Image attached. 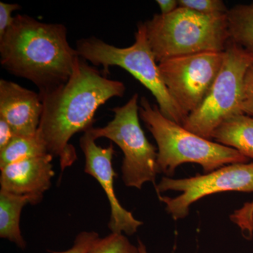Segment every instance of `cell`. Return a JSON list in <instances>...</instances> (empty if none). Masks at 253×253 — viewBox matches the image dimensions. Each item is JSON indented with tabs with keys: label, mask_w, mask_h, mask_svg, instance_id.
Instances as JSON below:
<instances>
[{
	"label": "cell",
	"mask_w": 253,
	"mask_h": 253,
	"mask_svg": "<svg viewBox=\"0 0 253 253\" xmlns=\"http://www.w3.org/2000/svg\"><path fill=\"white\" fill-rule=\"evenodd\" d=\"M122 82L105 76L80 56L67 83L41 94L42 114L38 134L48 153L59 158L61 173L77 161V153L69 144L72 136L93 126L95 113L113 97H122Z\"/></svg>",
	"instance_id": "obj_1"
},
{
	"label": "cell",
	"mask_w": 253,
	"mask_h": 253,
	"mask_svg": "<svg viewBox=\"0 0 253 253\" xmlns=\"http://www.w3.org/2000/svg\"><path fill=\"white\" fill-rule=\"evenodd\" d=\"M76 50L83 59L95 66H102L105 76L109 74L111 66L126 70L154 95L163 116L183 126L187 116L176 104L163 82L148 41L144 23L138 24L135 42L128 47H117L91 37L78 41Z\"/></svg>",
	"instance_id": "obj_5"
},
{
	"label": "cell",
	"mask_w": 253,
	"mask_h": 253,
	"mask_svg": "<svg viewBox=\"0 0 253 253\" xmlns=\"http://www.w3.org/2000/svg\"><path fill=\"white\" fill-rule=\"evenodd\" d=\"M226 18L230 41L253 54V2L233 6Z\"/></svg>",
	"instance_id": "obj_15"
},
{
	"label": "cell",
	"mask_w": 253,
	"mask_h": 253,
	"mask_svg": "<svg viewBox=\"0 0 253 253\" xmlns=\"http://www.w3.org/2000/svg\"><path fill=\"white\" fill-rule=\"evenodd\" d=\"M48 154L46 145L38 133L31 136H15L10 144L0 151V169L23 160Z\"/></svg>",
	"instance_id": "obj_16"
},
{
	"label": "cell",
	"mask_w": 253,
	"mask_h": 253,
	"mask_svg": "<svg viewBox=\"0 0 253 253\" xmlns=\"http://www.w3.org/2000/svg\"><path fill=\"white\" fill-rule=\"evenodd\" d=\"M139 113L157 143L158 174L174 175L183 163L199 164L208 174L227 165L250 161L236 150L201 137L168 119L157 104L152 106L146 97L141 98Z\"/></svg>",
	"instance_id": "obj_3"
},
{
	"label": "cell",
	"mask_w": 253,
	"mask_h": 253,
	"mask_svg": "<svg viewBox=\"0 0 253 253\" xmlns=\"http://www.w3.org/2000/svg\"><path fill=\"white\" fill-rule=\"evenodd\" d=\"M179 7L192 10L206 16L227 14L229 9L221 0H178Z\"/></svg>",
	"instance_id": "obj_18"
},
{
	"label": "cell",
	"mask_w": 253,
	"mask_h": 253,
	"mask_svg": "<svg viewBox=\"0 0 253 253\" xmlns=\"http://www.w3.org/2000/svg\"><path fill=\"white\" fill-rule=\"evenodd\" d=\"M99 239V234L95 231H83L76 237L71 249L55 253H88Z\"/></svg>",
	"instance_id": "obj_19"
},
{
	"label": "cell",
	"mask_w": 253,
	"mask_h": 253,
	"mask_svg": "<svg viewBox=\"0 0 253 253\" xmlns=\"http://www.w3.org/2000/svg\"><path fill=\"white\" fill-rule=\"evenodd\" d=\"M19 9H21L19 4L0 2V38L4 36L14 22V17L11 16V14Z\"/></svg>",
	"instance_id": "obj_21"
},
{
	"label": "cell",
	"mask_w": 253,
	"mask_h": 253,
	"mask_svg": "<svg viewBox=\"0 0 253 253\" xmlns=\"http://www.w3.org/2000/svg\"><path fill=\"white\" fill-rule=\"evenodd\" d=\"M212 140L253 160V118L241 114L228 118L213 132Z\"/></svg>",
	"instance_id": "obj_13"
},
{
	"label": "cell",
	"mask_w": 253,
	"mask_h": 253,
	"mask_svg": "<svg viewBox=\"0 0 253 253\" xmlns=\"http://www.w3.org/2000/svg\"><path fill=\"white\" fill-rule=\"evenodd\" d=\"M138 250H139V253H148L147 250H146V246L143 244L142 242L139 240L138 241Z\"/></svg>",
	"instance_id": "obj_24"
},
{
	"label": "cell",
	"mask_w": 253,
	"mask_h": 253,
	"mask_svg": "<svg viewBox=\"0 0 253 253\" xmlns=\"http://www.w3.org/2000/svg\"><path fill=\"white\" fill-rule=\"evenodd\" d=\"M39 203V200L32 196H21L0 190V237L25 249L26 243L20 229L21 212L26 205Z\"/></svg>",
	"instance_id": "obj_14"
},
{
	"label": "cell",
	"mask_w": 253,
	"mask_h": 253,
	"mask_svg": "<svg viewBox=\"0 0 253 253\" xmlns=\"http://www.w3.org/2000/svg\"><path fill=\"white\" fill-rule=\"evenodd\" d=\"M243 108L245 114L253 118V61L245 73L243 84Z\"/></svg>",
	"instance_id": "obj_20"
},
{
	"label": "cell",
	"mask_w": 253,
	"mask_h": 253,
	"mask_svg": "<svg viewBox=\"0 0 253 253\" xmlns=\"http://www.w3.org/2000/svg\"><path fill=\"white\" fill-rule=\"evenodd\" d=\"M155 187L173 219H184L190 206L205 196L225 191L253 192V163L227 165L185 179L163 177Z\"/></svg>",
	"instance_id": "obj_8"
},
{
	"label": "cell",
	"mask_w": 253,
	"mask_h": 253,
	"mask_svg": "<svg viewBox=\"0 0 253 253\" xmlns=\"http://www.w3.org/2000/svg\"><path fill=\"white\" fill-rule=\"evenodd\" d=\"M88 253H139V250L123 234L111 233L100 238Z\"/></svg>",
	"instance_id": "obj_17"
},
{
	"label": "cell",
	"mask_w": 253,
	"mask_h": 253,
	"mask_svg": "<svg viewBox=\"0 0 253 253\" xmlns=\"http://www.w3.org/2000/svg\"><path fill=\"white\" fill-rule=\"evenodd\" d=\"M42 111L39 93L11 81H0V118L9 123L15 135H36Z\"/></svg>",
	"instance_id": "obj_11"
},
{
	"label": "cell",
	"mask_w": 253,
	"mask_h": 253,
	"mask_svg": "<svg viewBox=\"0 0 253 253\" xmlns=\"http://www.w3.org/2000/svg\"><path fill=\"white\" fill-rule=\"evenodd\" d=\"M156 3L159 6L161 14H171L179 7L178 0H157Z\"/></svg>",
	"instance_id": "obj_23"
},
{
	"label": "cell",
	"mask_w": 253,
	"mask_h": 253,
	"mask_svg": "<svg viewBox=\"0 0 253 253\" xmlns=\"http://www.w3.org/2000/svg\"><path fill=\"white\" fill-rule=\"evenodd\" d=\"M139 94H134L124 106L114 108V118L103 127L87 131L96 140L106 138L122 150L123 182L128 187L141 189L146 182L155 184L158 171V151L145 135L139 123Z\"/></svg>",
	"instance_id": "obj_7"
},
{
	"label": "cell",
	"mask_w": 253,
	"mask_h": 253,
	"mask_svg": "<svg viewBox=\"0 0 253 253\" xmlns=\"http://www.w3.org/2000/svg\"><path fill=\"white\" fill-rule=\"evenodd\" d=\"M157 63L203 52H223L230 41L226 14L206 16L178 7L144 23Z\"/></svg>",
	"instance_id": "obj_4"
},
{
	"label": "cell",
	"mask_w": 253,
	"mask_h": 253,
	"mask_svg": "<svg viewBox=\"0 0 253 253\" xmlns=\"http://www.w3.org/2000/svg\"><path fill=\"white\" fill-rule=\"evenodd\" d=\"M51 154L28 158L1 169V189L11 194L28 196L42 201L49 189L54 171Z\"/></svg>",
	"instance_id": "obj_12"
},
{
	"label": "cell",
	"mask_w": 253,
	"mask_h": 253,
	"mask_svg": "<svg viewBox=\"0 0 253 253\" xmlns=\"http://www.w3.org/2000/svg\"><path fill=\"white\" fill-rule=\"evenodd\" d=\"M223 52H203L158 63L169 94L186 116L204 101L222 66Z\"/></svg>",
	"instance_id": "obj_9"
},
{
	"label": "cell",
	"mask_w": 253,
	"mask_h": 253,
	"mask_svg": "<svg viewBox=\"0 0 253 253\" xmlns=\"http://www.w3.org/2000/svg\"><path fill=\"white\" fill-rule=\"evenodd\" d=\"M80 146L85 157L84 172L96 179L104 190L109 200L111 215L109 228L113 234L133 235L142 221L135 219L130 212L121 206L114 189L116 172L113 170L112 161L115 151L113 144L103 148L96 144V140L87 131L80 140Z\"/></svg>",
	"instance_id": "obj_10"
},
{
	"label": "cell",
	"mask_w": 253,
	"mask_h": 253,
	"mask_svg": "<svg viewBox=\"0 0 253 253\" xmlns=\"http://www.w3.org/2000/svg\"><path fill=\"white\" fill-rule=\"evenodd\" d=\"M15 136L14 130L9 123L2 118H0V151L4 149Z\"/></svg>",
	"instance_id": "obj_22"
},
{
	"label": "cell",
	"mask_w": 253,
	"mask_h": 253,
	"mask_svg": "<svg viewBox=\"0 0 253 253\" xmlns=\"http://www.w3.org/2000/svg\"><path fill=\"white\" fill-rule=\"evenodd\" d=\"M0 56L8 72L34 83L40 94L67 83L80 57L68 43L64 25L19 14L0 38Z\"/></svg>",
	"instance_id": "obj_2"
},
{
	"label": "cell",
	"mask_w": 253,
	"mask_h": 253,
	"mask_svg": "<svg viewBox=\"0 0 253 253\" xmlns=\"http://www.w3.org/2000/svg\"><path fill=\"white\" fill-rule=\"evenodd\" d=\"M253 54L229 41L224 51L222 66L215 81L199 108L190 113L183 126L212 140L214 130L228 118L245 114L243 84Z\"/></svg>",
	"instance_id": "obj_6"
}]
</instances>
